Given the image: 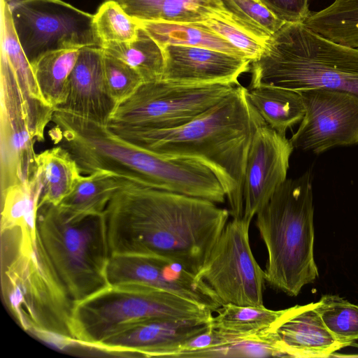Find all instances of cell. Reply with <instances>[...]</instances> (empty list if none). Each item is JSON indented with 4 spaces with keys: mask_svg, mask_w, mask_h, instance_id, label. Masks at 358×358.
Segmentation results:
<instances>
[{
    "mask_svg": "<svg viewBox=\"0 0 358 358\" xmlns=\"http://www.w3.org/2000/svg\"><path fill=\"white\" fill-rule=\"evenodd\" d=\"M105 216L110 256L157 255L196 275L228 222L229 210L201 198L125 179Z\"/></svg>",
    "mask_w": 358,
    "mask_h": 358,
    "instance_id": "1",
    "label": "cell"
},
{
    "mask_svg": "<svg viewBox=\"0 0 358 358\" xmlns=\"http://www.w3.org/2000/svg\"><path fill=\"white\" fill-rule=\"evenodd\" d=\"M247 88L241 85L221 101L177 127L108 125L120 138L168 158L207 166L222 185L233 218L243 215V180L253 130Z\"/></svg>",
    "mask_w": 358,
    "mask_h": 358,
    "instance_id": "2",
    "label": "cell"
},
{
    "mask_svg": "<svg viewBox=\"0 0 358 358\" xmlns=\"http://www.w3.org/2000/svg\"><path fill=\"white\" fill-rule=\"evenodd\" d=\"M53 142L69 152L81 173H112L145 187L220 202L224 191L214 173L202 163L168 158L143 149L108 127L55 110Z\"/></svg>",
    "mask_w": 358,
    "mask_h": 358,
    "instance_id": "3",
    "label": "cell"
},
{
    "mask_svg": "<svg viewBox=\"0 0 358 358\" xmlns=\"http://www.w3.org/2000/svg\"><path fill=\"white\" fill-rule=\"evenodd\" d=\"M1 292L26 331L66 347L76 343L71 329L73 301L55 270L38 233L35 240L17 230L1 231Z\"/></svg>",
    "mask_w": 358,
    "mask_h": 358,
    "instance_id": "4",
    "label": "cell"
},
{
    "mask_svg": "<svg viewBox=\"0 0 358 358\" xmlns=\"http://www.w3.org/2000/svg\"><path fill=\"white\" fill-rule=\"evenodd\" d=\"M250 71L248 88H319L358 96V48L330 40L303 22H285L272 34Z\"/></svg>",
    "mask_w": 358,
    "mask_h": 358,
    "instance_id": "5",
    "label": "cell"
},
{
    "mask_svg": "<svg viewBox=\"0 0 358 358\" xmlns=\"http://www.w3.org/2000/svg\"><path fill=\"white\" fill-rule=\"evenodd\" d=\"M313 212L311 173L307 171L286 179L256 215L268 252L266 282L291 296L319 275L313 254Z\"/></svg>",
    "mask_w": 358,
    "mask_h": 358,
    "instance_id": "6",
    "label": "cell"
},
{
    "mask_svg": "<svg viewBox=\"0 0 358 358\" xmlns=\"http://www.w3.org/2000/svg\"><path fill=\"white\" fill-rule=\"evenodd\" d=\"M37 229L48 257L73 302L110 285L105 213L73 214L58 206L38 208Z\"/></svg>",
    "mask_w": 358,
    "mask_h": 358,
    "instance_id": "7",
    "label": "cell"
},
{
    "mask_svg": "<svg viewBox=\"0 0 358 358\" xmlns=\"http://www.w3.org/2000/svg\"><path fill=\"white\" fill-rule=\"evenodd\" d=\"M213 313L210 308L162 289L110 285L74 303L71 329L76 343L92 348L144 320H210Z\"/></svg>",
    "mask_w": 358,
    "mask_h": 358,
    "instance_id": "8",
    "label": "cell"
},
{
    "mask_svg": "<svg viewBox=\"0 0 358 358\" xmlns=\"http://www.w3.org/2000/svg\"><path fill=\"white\" fill-rule=\"evenodd\" d=\"M14 29L31 65L59 50L101 47L94 15L62 0H6Z\"/></svg>",
    "mask_w": 358,
    "mask_h": 358,
    "instance_id": "9",
    "label": "cell"
},
{
    "mask_svg": "<svg viewBox=\"0 0 358 358\" xmlns=\"http://www.w3.org/2000/svg\"><path fill=\"white\" fill-rule=\"evenodd\" d=\"M235 87L220 84L177 85L162 80L143 83L117 106L108 125L150 129L177 127L215 105Z\"/></svg>",
    "mask_w": 358,
    "mask_h": 358,
    "instance_id": "10",
    "label": "cell"
},
{
    "mask_svg": "<svg viewBox=\"0 0 358 358\" xmlns=\"http://www.w3.org/2000/svg\"><path fill=\"white\" fill-rule=\"evenodd\" d=\"M250 220L227 222L206 263L196 275L216 295L221 306H262L265 271L250 244Z\"/></svg>",
    "mask_w": 358,
    "mask_h": 358,
    "instance_id": "11",
    "label": "cell"
},
{
    "mask_svg": "<svg viewBox=\"0 0 358 358\" xmlns=\"http://www.w3.org/2000/svg\"><path fill=\"white\" fill-rule=\"evenodd\" d=\"M299 93L305 115L289 139L294 149L320 154L358 143V96L319 88Z\"/></svg>",
    "mask_w": 358,
    "mask_h": 358,
    "instance_id": "12",
    "label": "cell"
},
{
    "mask_svg": "<svg viewBox=\"0 0 358 358\" xmlns=\"http://www.w3.org/2000/svg\"><path fill=\"white\" fill-rule=\"evenodd\" d=\"M250 106L253 130L243 180V217L251 221L286 180L294 148L285 134L266 123L250 102Z\"/></svg>",
    "mask_w": 358,
    "mask_h": 358,
    "instance_id": "13",
    "label": "cell"
},
{
    "mask_svg": "<svg viewBox=\"0 0 358 358\" xmlns=\"http://www.w3.org/2000/svg\"><path fill=\"white\" fill-rule=\"evenodd\" d=\"M1 192L29 180L35 171L36 142L13 71L1 52Z\"/></svg>",
    "mask_w": 358,
    "mask_h": 358,
    "instance_id": "14",
    "label": "cell"
},
{
    "mask_svg": "<svg viewBox=\"0 0 358 358\" xmlns=\"http://www.w3.org/2000/svg\"><path fill=\"white\" fill-rule=\"evenodd\" d=\"M110 285L150 287L175 294L215 312L221 304L215 293L180 264L157 255L110 256Z\"/></svg>",
    "mask_w": 358,
    "mask_h": 358,
    "instance_id": "15",
    "label": "cell"
},
{
    "mask_svg": "<svg viewBox=\"0 0 358 358\" xmlns=\"http://www.w3.org/2000/svg\"><path fill=\"white\" fill-rule=\"evenodd\" d=\"M162 80L185 85H239L238 78L250 71L251 61L220 51L183 45L162 48Z\"/></svg>",
    "mask_w": 358,
    "mask_h": 358,
    "instance_id": "16",
    "label": "cell"
},
{
    "mask_svg": "<svg viewBox=\"0 0 358 358\" xmlns=\"http://www.w3.org/2000/svg\"><path fill=\"white\" fill-rule=\"evenodd\" d=\"M210 320L155 318L134 324L91 348L112 355L169 357L178 344L210 326Z\"/></svg>",
    "mask_w": 358,
    "mask_h": 358,
    "instance_id": "17",
    "label": "cell"
},
{
    "mask_svg": "<svg viewBox=\"0 0 358 358\" xmlns=\"http://www.w3.org/2000/svg\"><path fill=\"white\" fill-rule=\"evenodd\" d=\"M103 50L101 47L80 49L68 81L65 101L55 110L108 125L117 108L106 83Z\"/></svg>",
    "mask_w": 358,
    "mask_h": 358,
    "instance_id": "18",
    "label": "cell"
},
{
    "mask_svg": "<svg viewBox=\"0 0 358 358\" xmlns=\"http://www.w3.org/2000/svg\"><path fill=\"white\" fill-rule=\"evenodd\" d=\"M316 303L289 308L273 331L286 357H328L345 348L327 329Z\"/></svg>",
    "mask_w": 358,
    "mask_h": 358,
    "instance_id": "19",
    "label": "cell"
},
{
    "mask_svg": "<svg viewBox=\"0 0 358 358\" xmlns=\"http://www.w3.org/2000/svg\"><path fill=\"white\" fill-rule=\"evenodd\" d=\"M18 83L23 97L31 136L36 142L44 141V132L52 121L55 109L43 98L34 72L14 29L6 0H1V50Z\"/></svg>",
    "mask_w": 358,
    "mask_h": 358,
    "instance_id": "20",
    "label": "cell"
},
{
    "mask_svg": "<svg viewBox=\"0 0 358 358\" xmlns=\"http://www.w3.org/2000/svg\"><path fill=\"white\" fill-rule=\"evenodd\" d=\"M113 1L138 20L201 22L218 18L227 20L247 31L243 23L225 7L222 0Z\"/></svg>",
    "mask_w": 358,
    "mask_h": 358,
    "instance_id": "21",
    "label": "cell"
},
{
    "mask_svg": "<svg viewBox=\"0 0 358 358\" xmlns=\"http://www.w3.org/2000/svg\"><path fill=\"white\" fill-rule=\"evenodd\" d=\"M35 172L41 183L38 208L58 206L82 176L76 162L59 145L36 154Z\"/></svg>",
    "mask_w": 358,
    "mask_h": 358,
    "instance_id": "22",
    "label": "cell"
},
{
    "mask_svg": "<svg viewBox=\"0 0 358 358\" xmlns=\"http://www.w3.org/2000/svg\"><path fill=\"white\" fill-rule=\"evenodd\" d=\"M136 20L139 26L162 48L169 45L201 48L247 59L242 52L204 25L202 22H170Z\"/></svg>",
    "mask_w": 358,
    "mask_h": 358,
    "instance_id": "23",
    "label": "cell"
},
{
    "mask_svg": "<svg viewBox=\"0 0 358 358\" xmlns=\"http://www.w3.org/2000/svg\"><path fill=\"white\" fill-rule=\"evenodd\" d=\"M288 308L274 310L262 306L222 305L210 319V327L233 338L264 336L271 333Z\"/></svg>",
    "mask_w": 358,
    "mask_h": 358,
    "instance_id": "24",
    "label": "cell"
},
{
    "mask_svg": "<svg viewBox=\"0 0 358 358\" xmlns=\"http://www.w3.org/2000/svg\"><path fill=\"white\" fill-rule=\"evenodd\" d=\"M247 97L262 119L281 134L301 122L305 106L299 92L275 87L247 88Z\"/></svg>",
    "mask_w": 358,
    "mask_h": 358,
    "instance_id": "25",
    "label": "cell"
},
{
    "mask_svg": "<svg viewBox=\"0 0 358 358\" xmlns=\"http://www.w3.org/2000/svg\"><path fill=\"white\" fill-rule=\"evenodd\" d=\"M41 192V183L35 171L27 181L1 192V229L17 228L24 236L36 238Z\"/></svg>",
    "mask_w": 358,
    "mask_h": 358,
    "instance_id": "26",
    "label": "cell"
},
{
    "mask_svg": "<svg viewBox=\"0 0 358 358\" xmlns=\"http://www.w3.org/2000/svg\"><path fill=\"white\" fill-rule=\"evenodd\" d=\"M125 178L112 173L98 171L83 175L74 188L58 206L73 214H100L105 210Z\"/></svg>",
    "mask_w": 358,
    "mask_h": 358,
    "instance_id": "27",
    "label": "cell"
},
{
    "mask_svg": "<svg viewBox=\"0 0 358 358\" xmlns=\"http://www.w3.org/2000/svg\"><path fill=\"white\" fill-rule=\"evenodd\" d=\"M303 23L330 40L358 48V0H334Z\"/></svg>",
    "mask_w": 358,
    "mask_h": 358,
    "instance_id": "28",
    "label": "cell"
},
{
    "mask_svg": "<svg viewBox=\"0 0 358 358\" xmlns=\"http://www.w3.org/2000/svg\"><path fill=\"white\" fill-rule=\"evenodd\" d=\"M103 50L132 67L143 83L161 80L164 57L159 45L141 27L137 38L129 43L110 42L101 47Z\"/></svg>",
    "mask_w": 358,
    "mask_h": 358,
    "instance_id": "29",
    "label": "cell"
},
{
    "mask_svg": "<svg viewBox=\"0 0 358 358\" xmlns=\"http://www.w3.org/2000/svg\"><path fill=\"white\" fill-rule=\"evenodd\" d=\"M79 51L70 49L49 52L31 65L43 98L54 109L65 101L69 78Z\"/></svg>",
    "mask_w": 358,
    "mask_h": 358,
    "instance_id": "30",
    "label": "cell"
},
{
    "mask_svg": "<svg viewBox=\"0 0 358 358\" xmlns=\"http://www.w3.org/2000/svg\"><path fill=\"white\" fill-rule=\"evenodd\" d=\"M315 309L337 341L345 348L358 341V306L338 295H324Z\"/></svg>",
    "mask_w": 358,
    "mask_h": 358,
    "instance_id": "31",
    "label": "cell"
},
{
    "mask_svg": "<svg viewBox=\"0 0 358 358\" xmlns=\"http://www.w3.org/2000/svg\"><path fill=\"white\" fill-rule=\"evenodd\" d=\"M95 29L101 43H129L138 36L140 26L115 1L106 0L94 15Z\"/></svg>",
    "mask_w": 358,
    "mask_h": 358,
    "instance_id": "32",
    "label": "cell"
},
{
    "mask_svg": "<svg viewBox=\"0 0 358 358\" xmlns=\"http://www.w3.org/2000/svg\"><path fill=\"white\" fill-rule=\"evenodd\" d=\"M252 35L267 40L285 23L261 1L256 0H222Z\"/></svg>",
    "mask_w": 358,
    "mask_h": 358,
    "instance_id": "33",
    "label": "cell"
},
{
    "mask_svg": "<svg viewBox=\"0 0 358 358\" xmlns=\"http://www.w3.org/2000/svg\"><path fill=\"white\" fill-rule=\"evenodd\" d=\"M286 357L272 331L264 336L233 338L229 343L210 349L199 357Z\"/></svg>",
    "mask_w": 358,
    "mask_h": 358,
    "instance_id": "34",
    "label": "cell"
},
{
    "mask_svg": "<svg viewBox=\"0 0 358 358\" xmlns=\"http://www.w3.org/2000/svg\"><path fill=\"white\" fill-rule=\"evenodd\" d=\"M103 66L108 92L117 106L129 98L143 83L140 75L121 59L106 53Z\"/></svg>",
    "mask_w": 358,
    "mask_h": 358,
    "instance_id": "35",
    "label": "cell"
},
{
    "mask_svg": "<svg viewBox=\"0 0 358 358\" xmlns=\"http://www.w3.org/2000/svg\"><path fill=\"white\" fill-rule=\"evenodd\" d=\"M202 22L210 29L228 41L251 62L258 59L264 49L267 40L256 37L227 20L212 18Z\"/></svg>",
    "mask_w": 358,
    "mask_h": 358,
    "instance_id": "36",
    "label": "cell"
},
{
    "mask_svg": "<svg viewBox=\"0 0 358 358\" xmlns=\"http://www.w3.org/2000/svg\"><path fill=\"white\" fill-rule=\"evenodd\" d=\"M278 17L285 22H303L311 14L312 0H260Z\"/></svg>",
    "mask_w": 358,
    "mask_h": 358,
    "instance_id": "37",
    "label": "cell"
},
{
    "mask_svg": "<svg viewBox=\"0 0 358 358\" xmlns=\"http://www.w3.org/2000/svg\"><path fill=\"white\" fill-rule=\"evenodd\" d=\"M256 1H260V0H256Z\"/></svg>",
    "mask_w": 358,
    "mask_h": 358,
    "instance_id": "38",
    "label": "cell"
}]
</instances>
